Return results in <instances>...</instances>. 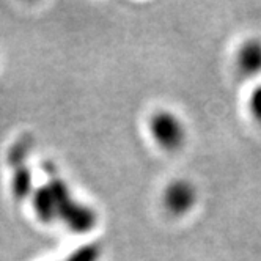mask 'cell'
<instances>
[{"mask_svg":"<svg viewBox=\"0 0 261 261\" xmlns=\"http://www.w3.org/2000/svg\"><path fill=\"white\" fill-rule=\"evenodd\" d=\"M148 133L151 140L167 153L179 151L188 142V126L184 120L169 109H158L148 118Z\"/></svg>","mask_w":261,"mask_h":261,"instance_id":"7a4b0ae2","label":"cell"},{"mask_svg":"<svg viewBox=\"0 0 261 261\" xmlns=\"http://www.w3.org/2000/svg\"><path fill=\"white\" fill-rule=\"evenodd\" d=\"M234 63L244 77H255L261 74V40H247L242 43L236 52Z\"/></svg>","mask_w":261,"mask_h":261,"instance_id":"5b68a950","label":"cell"},{"mask_svg":"<svg viewBox=\"0 0 261 261\" xmlns=\"http://www.w3.org/2000/svg\"><path fill=\"white\" fill-rule=\"evenodd\" d=\"M32 143L30 137H21L10 150L8 162L11 167V178H10V189L16 200H25L32 197L35 184L33 173L30 169L29 158L32 154Z\"/></svg>","mask_w":261,"mask_h":261,"instance_id":"3957f363","label":"cell"},{"mask_svg":"<svg viewBox=\"0 0 261 261\" xmlns=\"http://www.w3.org/2000/svg\"><path fill=\"white\" fill-rule=\"evenodd\" d=\"M101 255H102V252L98 244H85V246L76 249L62 261H99Z\"/></svg>","mask_w":261,"mask_h":261,"instance_id":"8992f818","label":"cell"},{"mask_svg":"<svg viewBox=\"0 0 261 261\" xmlns=\"http://www.w3.org/2000/svg\"><path fill=\"white\" fill-rule=\"evenodd\" d=\"M197 186L191 179L186 178H178L169 182L162 194V204L165 211L176 217L189 214L197 206Z\"/></svg>","mask_w":261,"mask_h":261,"instance_id":"277c9868","label":"cell"},{"mask_svg":"<svg viewBox=\"0 0 261 261\" xmlns=\"http://www.w3.org/2000/svg\"><path fill=\"white\" fill-rule=\"evenodd\" d=\"M247 107H249V112L250 115L258 121L261 123V84L256 85L249 95V101H247Z\"/></svg>","mask_w":261,"mask_h":261,"instance_id":"52a82bcc","label":"cell"},{"mask_svg":"<svg viewBox=\"0 0 261 261\" xmlns=\"http://www.w3.org/2000/svg\"><path fill=\"white\" fill-rule=\"evenodd\" d=\"M46 181L33 189L32 208L43 223H62L74 233L93 230L98 220L96 211L74 197L68 182L52 164H46Z\"/></svg>","mask_w":261,"mask_h":261,"instance_id":"6da1fadb","label":"cell"}]
</instances>
